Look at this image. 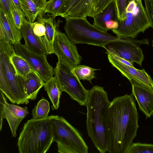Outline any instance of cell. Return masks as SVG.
Masks as SVG:
<instances>
[{
    "mask_svg": "<svg viewBox=\"0 0 153 153\" xmlns=\"http://www.w3.org/2000/svg\"><path fill=\"white\" fill-rule=\"evenodd\" d=\"M53 50V53L57 56L58 61L63 63L72 69L80 65L82 58L76 45L59 29L56 33Z\"/></svg>",
    "mask_w": 153,
    "mask_h": 153,
    "instance_id": "10",
    "label": "cell"
},
{
    "mask_svg": "<svg viewBox=\"0 0 153 153\" xmlns=\"http://www.w3.org/2000/svg\"><path fill=\"white\" fill-rule=\"evenodd\" d=\"M152 46L153 47V40L152 41Z\"/></svg>",
    "mask_w": 153,
    "mask_h": 153,
    "instance_id": "37",
    "label": "cell"
},
{
    "mask_svg": "<svg viewBox=\"0 0 153 153\" xmlns=\"http://www.w3.org/2000/svg\"><path fill=\"white\" fill-rule=\"evenodd\" d=\"M54 75L62 92H66L80 105L86 106L89 90L84 87L73 69L58 61L54 68Z\"/></svg>",
    "mask_w": 153,
    "mask_h": 153,
    "instance_id": "8",
    "label": "cell"
},
{
    "mask_svg": "<svg viewBox=\"0 0 153 153\" xmlns=\"http://www.w3.org/2000/svg\"><path fill=\"white\" fill-rule=\"evenodd\" d=\"M43 87L52 102V110H57L62 92L56 77L53 76L45 82Z\"/></svg>",
    "mask_w": 153,
    "mask_h": 153,
    "instance_id": "22",
    "label": "cell"
},
{
    "mask_svg": "<svg viewBox=\"0 0 153 153\" xmlns=\"http://www.w3.org/2000/svg\"><path fill=\"white\" fill-rule=\"evenodd\" d=\"M22 36L20 29L16 25L11 14L0 9V39L12 44L20 42Z\"/></svg>",
    "mask_w": 153,
    "mask_h": 153,
    "instance_id": "15",
    "label": "cell"
},
{
    "mask_svg": "<svg viewBox=\"0 0 153 153\" xmlns=\"http://www.w3.org/2000/svg\"><path fill=\"white\" fill-rule=\"evenodd\" d=\"M0 90L6 97L13 104L16 103L8 82L5 76L1 66L0 65Z\"/></svg>",
    "mask_w": 153,
    "mask_h": 153,
    "instance_id": "27",
    "label": "cell"
},
{
    "mask_svg": "<svg viewBox=\"0 0 153 153\" xmlns=\"http://www.w3.org/2000/svg\"><path fill=\"white\" fill-rule=\"evenodd\" d=\"M114 0L116 5L117 18L119 21H120L123 19L126 7L131 0Z\"/></svg>",
    "mask_w": 153,
    "mask_h": 153,
    "instance_id": "31",
    "label": "cell"
},
{
    "mask_svg": "<svg viewBox=\"0 0 153 153\" xmlns=\"http://www.w3.org/2000/svg\"><path fill=\"white\" fill-rule=\"evenodd\" d=\"M139 116L132 94L114 98L106 116L107 152L127 153L139 128Z\"/></svg>",
    "mask_w": 153,
    "mask_h": 153,
    "instance_id": "1",
    "label": "cell"
},
{
    "mask_svg": "<svg viewBox=\"0 0 153 153\" xmlns=\"http://www.w3.org/2000/svg\"><path fill=\"white\" fill-rule=\"evenodd\" d=\"M11 13L16 25L18 28L21 29L26 19L24 12L21 8L12 2Z\"/></svg>",
    "mask_w": 153,
    "mask_h": 153,
    "instance_id": "29",
    "label": "cell"
},
{
    "mask_svg": "<svg viewBox=\"0 0 153 153\" xmlns=\"http://www.w3.org/2000/svg\"><path fill=\"white\" fill-rule=\"evenodd\" d=\"M13 45L6 40L0 39V65L10 87L11 92L18 105L29 103L19 76L11 63L10 58L14 52Z\"/></svg>",
    "mask_w": 153,
    "mask_h": 153,
    "instance_id": "7",
    "label": "cell"
},
{
    "mask_svg": "<svg viewBox=\"0 0 153 153\" xmlns=\"http://www.w3.org/2000/svg\"><path fill=\"white\" fill-rule=\"evenodd\" d=\"M129 81L132 85V94L140 109L146 118L150 117L153 114V89L134 80Z\"/></svg>",
    "mask_w": 153,
    "mask_h": 153,
    "instance_id": "13",
    "label": "cell"
},
{
    "mask_svg": "<svg viewBox=\"0 0 153 153\" xmlns=\"http://www.w3.org/2000/svg\"><path fill=\"white\" fill-rule=\"evenodd\" d=\"M44 15L38 16L36 19L37 21L42 23L45 26L44 45L48 54H50L53 53V45L56 33L62 22L59 19L56 21L55 18L53 17H45Z\"/></svg>",
    "mask_w": 153,
    "mask_h": 153,
    "instance_id": "17",
    "label": "cell"
},
{
    "mask_svg": "<svg viewBox=\"0 0 153 153\" xmlns=\"http://www.w3.org/2000/svg\"><path fill=\"white\" fill-rule=\"evenodd\" d=\"M149 44L147 39L138 40L131 38H120L105 44L103 48L107 54H114L132 64L136 62L141 67L144 55L140 46Z\"/></svg>",
    "mask_w": 153,
    "mask_h": 153,
    "instance_id": "9",
    "label": "cell"
},
{
    "mask_svg": "<svg viewBox=\"0 0 153 153\" xmlns=\"http://www.w3.org/2000/svg\"><path fill=\"white\" fill-rule=\"evenodd\" d=\"M21 8L26 19L29 22H35L37 17L44 14L47 0H19Z\"/></svg>",
    "mask_w": 153,
    "mask_h": 153,
    "instance_id": "18",
    "label": "cell"
},
{
    "mask_svg": "<svg viewBox=\"0 0 153 153\" xmlns=\"http://www.w3.org/2000/svg\"><path fill=\"white\" fill-rule=\"evenodd\" d=\"M57 115L25 123L18 139L20 153H45L54 142V122Z\"/></svg>",
    "mask_w": 153,
    "mask_h": 153,
    "instance_id": "3",
    "label": "cell"
},
{
    "mask_svg": "<svg viewBox=\"0 0 153 153\" xmlns=\"http://www.w3.org/2000/svg\"><path fill=\"white\" fill-rule=\"evenodd\" d=\"M114 0H98L95 10L94 16L102 12Z\"/></svg>",
    "mask_w": 153,
    "mask_h": 153,
    "instance_id": "34",
    "label": "cell"
},
{
    "mask_svg": "<svg viewBox=\"0 0 153 153\" xmlns=\"http://www.w3.org/2000/svg\"><path fill=\"white\" fill-rule=\"evenodd\" d=\"M100 70L92 68L85 65H79L73 69V71L78 78L81 80H86L91 82L95 77V72Z\"/></svg>",
    "mask_w": 153,
    "mask_h": 153,
    "instance_id": "25",
    "label": "cell"
},
{
    "mask_svg": "<svg viewBox=\"0 0 153 153\" xmlns=\"http://www.w3.org/2000/svg\"><path fill=\"white\" fill-rule=\"evenodd\" d=\"M66 0V1H68V0Z\"/></svg>",
    "mask_w": 153,
    "mask_h": 153,
    "instance_id": "38",
    "label": "cell"
},
{
    "mask_svg": "<svg viewBox=\"0 0 153 153\" xmlns=\"http://www.w3.org/2000/svg\"><path fill=\"white\" fill-rule=\"evenodd\" d=\"M93 25L98 28L105 32L106 23L111 20L119 22L114 1H112L102 12L93 18Z\"/></svg>",
    "mask_w": 153,
    "mask_h": 153,
    "instance_id": "20",
    "label": "cell"
},
{
    "mask_svg": "<svg viewBox=\"0 0 153 153\" xmlns=\"http://www.w3.org/2000/svg\"><path fill=\"white\" fill-rule=\"evenodd\" d=\"M13 45L15 53L25 59L32 69L45 82L53 76L54 68L48 62L47 55H40L32 52L21 42Z\"/></svg>",
    "mask_w": 153,
    "mask_h": 153,
    "instance_id": "11",
    "label": "cell"
},
{
    "mask_svg": "<svg viewBox=\"0 0 153 153\" xmlns=\"http://www.w3.org/2000/svg\"><path fill=\"white\" fill-rule=\"evenodd\" d=\"M25 45L32 52L40 55H48L47 51L39 39L34 34L32 28V23L26 19L21 29Z\"/></svg>",
    "mask_w": 153,
    "mask_h": 153,
    "instance_id": "16",
    "label": "cell"
},
{
    "mask_svg": "<svg viewBox=\"0 0 153 153\" xmlns=\"http://www.w3.org/2000/svg\"><path fill=\"white\" fill-rule=\"evenodd\" d=\"M10 61L17 74L24 79L33 70L26 61L15 52L10 58Z\"/></svg>",
    "mask_w": 153,
    "mask_h": 153,
    "instance_id": "23",
    "label": "cell"
},
{
    "mask_svg": "<svg viewBox=\"0 0 153 153\" xmlns=\"http://www.w3.org/2000/svg\"><path fill=\"white\" fill-rule=\"evenodd\" d=\"M50 110L49 102L42 99L38 102L32 110V118L35 119L45 118L48 116Z\"/></svg>",
    "mask_w": 153,
    "mask_h": 153,
    "instance_id": "24",
    "label": "cell"
},
{
    "mask_svg": "<svg viewBox=\"0 0 153 153\" xmlns=\"http://www.w3.org/2000/svg\"><path fill=\"white\" fill-rule=\"evenodd\" d=\"M98 0H81L68 13L71 17L93 18Z\"/></svg>",
    "mask_w": 153,
    "mask_h": 153,
    "instance_id": "21",
    "label": "cell"
},
{
    "mask_svg": "<svg viewBox=\"0 0 153 153\" xmlns=\"http://www.w3.org/2000/svg\"><path fill=\"white\" fill-rule=\"evenodd\" d=\"M32 26L34 34L39 39L45 48L44 37L45 34V26L42 23L37 21L32 23Z\"/></svg>",
    "mask_w": 153,
    "mask_h": 153,
    "instance_id": "30",
    "label": "cell"
},
{
    "mask_svg": "<svg viewBox=\"0 0 153 153\" xmlns=\"http://www.w3.org/2000/svg\"><path fill=\"white\" fill-rule=\"evenodd\" d=\"M118 27L112 30L119 38H135L151 27V24L143 6L142 0H131L126 9L123 20L118 22Z\"/></svg>",
    "mask_w": 153,
    "mask_h": 153,
    "instance_id": "5",
    "label": "cell"
},
{
    "mask_svg": "<svg viewBox=\"0 0 153 153\" xmlns=\"http://www.w3.org/2000/svg\"><path fill=\"white\" fill-rule=\"evenodd\" d=\"M29 113L26 107H22L7 102L2 91L0 90V131L2 128L3 120L7 121L13 137L16 136V131L22 120Z\"/></svg>",
    "mask_w": 153,
    "mask_h": 153,
    "instance_id": "12",
    "label": "cell"
},
{
    "mask_svg": "<svg viewBox=\"0 0 153 153\" xmlns=\"http://www.w3.org/2000/svg\"><path fill=\"white\" fill-rule=\"evenodd\" d=\"M64 29L68 39L74 44H85L103 47L108 43L118 40L113 36L91 24L87 17L64 18Z\"/></svg>",
    "mask_w": 153,
    "mask_h": 153,
    "instance_id": "4",
    "label": "cell"
},
{
    "mask_svg": "<svg viewBox=\"0 0 153 153\" xmlns=\"http://www.w3.org/2000/svg\"><path fill=\"white\" fill-rule=\"evenodd\" d=\"M54 142L59 153H87L88 148L78 130L63 117L54 122Z\"/></svg>",
    "mask_w": 153,
    "mask_h": 153,
    "instance_id": "6",
    "label": "cell"
},
{
    "mask_svg": "<svg viewBox=\"0 0 153 153\" xmlns=\"http://www.w3.org/2000/svg\"><path fill=\"white\" fill-rule=\"evenodd\" d=\"M127 153H153V144L132 143Z\"/></svg>",
    "mask_w": 153,
    "mask_h": 153,
    "instance_id": "28",
    "label": "cell"
},
{
    "mask_svg": "<svg viewBox=\"0 0 153 153\" xmlns=\"http://www.w3.org/2000/svg\"><path fill=\"white\" fill-rule=\"evenodd\" d=\"M0 8H2L7 13L11 14L12 6L11 0H0Z\"/></svg>",
    "mask_w": 153,
    "mask_h": 153,
    "instance_id": "35",
    "label": "cell"
},
{
    "mask_svg": "<svg viewBox=\"0 0 153 153\" xmlns=\"http://www.w3.org/2000/svg\"><path fill=\"white\" fill-rule=\"evenodd\" d=\"M111 102L103 87L95 85L89 90L86 106V130L95 146L101 153L107 152L105 121Z\"/></svg>",
    "mask_w": 153,
    "mask_h": 153,
    "instance_id": "2",
    "label": "cell"
},
{
    "mask_svg": "<svg viewBox=\"0 0 153 153\" xmlns=\"http://www.w3.org/2000/svg\"><path fill=\"white\" fill-rule=\"evenodd\" d=\"M145 9L151 24L153 28V0H144Z\"/></svg>",
    "mask_w": 153,
    "mask_h": 153,
    "instance_id": "33",
    "label": "cell"
},
{
    "mask_svg": "<svg viewBox=\"0 0 153 153\" xmlns=\"http://www.w3.org/2000/svg\"><path fill=\"white\" fill-rule=\"evenodd\" d=\"M107 55L109 62L129 81H136L153 89V80L144 69H137L120 62L109 54Z\"/></svg>",
    "mask_w": 153,
    "mask_h": 153,
    "instance_id": "14",
    "label": "cell"
},
{
    "mask_svg": "<svg viewBox=\"0 0 153 153\" xmlns=\"http://www.w3.org/2000/svg\"><path fill=\"white\" fill-rule=\"evenodd\" d=\"M19 77L28 98L35 100L39 90L44 85L43 79L33 70L28 74L25 79Z\"/></svg>",
    "mask_w": 153,
    "mask_h": 153,
    "instance_id": "19",
    "label": "cell"
},
{
    "mask_svg": "<svg viewBox=\"0 0 153 153\" xmlns=\"http://www.w3.org/2000/svg\"><path fill=\"white\" fill-rule=\"evenodd\" d=\"M81 0H69L66 1L61 13L60 16L64 18L68 13Z\"/></svg>",
    "mask_w": 153,
    "mask_h": 153,
    "instance_id": "32",
    "label": "cell"
},
{
    "mask_svg": "<svg viewBox=\"0 0 153 153\" xmlns=\"http://www.w3.org/2000/svg\"><path fill=\"white\" fill-rule=\"evenodd\" d=\"M65 0H49L47 1L44 12L55 18L60 16L65 3Z\"/></svg>",
    "mask_w": 153,
    "mask_h": 153,
    "instance_id": "26",
    "label": "cell"
},
{
    "mask_svg": "<svg viewBox=\"0 0 153 153\" xmlns=\"http://www.w3.org/2000/svg\"><path fill=\"white\" fill-rule=\"evenodd\" d=\"M12 2L16 6L21 8V5L19 0H11Z\"/></svg>",
    "mask_w": 153,
    "mask_h": 153,
    "instance_id": "36",
    "label": "cell"
}]
</instances>
